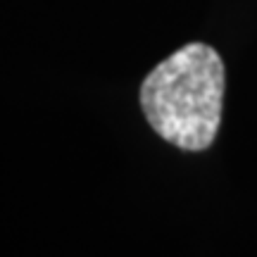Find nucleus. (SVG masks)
Listing matches in <instances>:
<instances>
[{
    "instance_id": "obj_1",
    "label": "nucleus",
    "mask_w": 257,
    "mask_h": 257,
    "mask_svg": "<svg viewBox=\"0 0 257 257\" xmlns=\"http://www.w3.org/2000/svg\"><path fill=\"white\" fill-rule=\"evenodd\" d=\"M224 62L214 48L188 43L160 62L141 83L148 124L181 150H205L221 124Z\"/></svg>"
}]
</instances>
